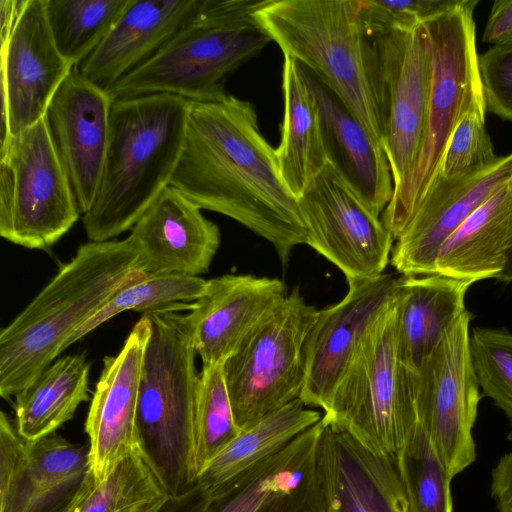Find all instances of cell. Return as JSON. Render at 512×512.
<instances>
[{"label":"cell","mask_w":512,"mask_h":512,"mask_svg":"<svg viewBox=\"0 0 512 512\" xmlns=\"http://www.w3.org/2000/svg\"><path fill=\"white\" fill-rule=\"evenodd\" d=\"M171 186L201 209L228 216L270 242L286 266L307 243L297 198L286 186L256 110L231 95L190 101L183 150Z\"/></svg>","instance_id":"1"},{"label":"cell","mask_w":512,"mask_h":512,"mask_svg":"<svg viewBox=\"0 0 512 512\" xmlns=\"http://www.w3.org/2000/svg\"><path fill=\"white\" fill-rule=\"evenodd\" d=\"M134 238L81 245L0 333V395L16 397L120 290L142 279Z\"/></svg>","instance_id":"2"},{"label":"cell","mask_w":512,"mask_h":512,"mask_svg":"<svg viewBox=\"0 0 512 512\" xmlns=\"http://www.w3.org/2000/svg\"><path fill=\"white\" fill-rule=\"evenodd\" d=\"M190 101L171 94L115 99L99 186L82 215L89 241L132 229L167 188L179 162Z\"/></svg>","instance_id":"3"},{"label":"cell","mask_w":512,"mask_h":512,"mask_svg":"<svg viewBox=\"0 0 512 512\" xmlns=\"http://www.w3.org/2000/svg\"><path fill=\"white\" fill-rule=\"evenodd\" d=\"M257 17L283 54L323 82L383 148L379 53L361 0H267Z\"/></svg>","instance_id":"4"},{"label":"cell","mask_w":512,"mask_h":512,"mask_svg":"<svg viewBox=\"0 0 512 512\" xmlns=\"http://www.w3.org/2000/svg\"><path fill=\"white\" fill-rule=\"evenodd\" d=\"M267 0H201L198 9L150 59L117 81L113 100L171 94L219 100L228 76L272 39L257 12Z\"/></svg>","instance_id":"5"},{"label":"cell","mask_w":512,"mask_h":512,"mask_svg":"<svg viewBox=\"0 0 512 512\" xmlns=\"http://www.w3.org/2000/svg\"><path fill=\"white\" fill-rule=\"evenodd\" d=\"M478 0H460L423 24L429 49L430 85L424 134L416 163L393 191L381 220L396 240L440 171L450 137L470 112H486L475 43Z\"/></svg>","instance_id":"6"},{"label":"cell","mask_w":512,"mask_h":512,"mask_svg":"<svg viewBox=\"0 0 512 512\" xmlns=\"http://www.w3.org/2000/svg\"><path fill=\"white\" fill-rule=\"evenodd\" d=\"M151 323L139 390L137 421L142 442L172 492L191 487L189 465L200 373L187 315L145 314Z\"/></svg>","instance_id":"7"},{"label":"cell","mask_w":512,"mask_h":512,"mask_svg":"<svg viewBox=\"0 0 512 512\" xmlns=\"http://www.w3.org/2000/svg\"><path fill=\"white\" fill-rule=\"evenodd\" d=\"M416 389L399 353L395 296L362 336L322 417L373 452L395 455L418 416Z\"/></svg>","instance_id":"8"},{"label":"cell","mask_w":512,"mask_h":512,"mask_svg":"<svg viewBox=\"0 0 512 512\" xmlns=\"http://www.w3.org/2000/svg\"><path fill=\"white\" fill-rule=\"evenodd\" d=\"M318 312L295 287L225 361V381L240 429L300 398L305 342Z\"/></svg>","instance_id":"9"},{"label":"cell","mask_w":512,"mask_h":512,"mask_svg":"<svg viewBox=\"0 0 512 512\" xmlns=\"http://www.w3.org/2000/svg\"><path fill=\"white\" fill-rule=\"evenodd\" d=\"M13 174V199L0 235L29 249L53 246L81 215L45 116L0 147Z\"/></svg>","instance_id":"10"},{"label":"cell","mask_w":512,"mask_h":512,"mask_svg":"<svg viewBox=\"0 0 512 512\" xmlns=\"http://www.w3.org/2000/svg\"><path fill=\"white\" fill-rule=\"evenodd\" d=\"M471 320L466 310L417 373L418 415L452 479L476 460L473 427L481 393L471 358Z\"/></svg>","instance_id":"11"},{"label":"cell","mask_w":512,"mask_h":512,"mask_svg":"<svg viewBox=\"0 0 512 512\" xmlns=\"http://www.w3.org/2000/svg\"><path fill=\"white\" fill-rule=\"evenodd\" d=\"M297 201L306 244L341 270L347 280L383 274L395 239L330 162Z\"/></svg>","instance_id":"12"},{"label":"cell","mask_w":512,"mask_h":512,"mask_svg":"<svg viewBox=\"0 0 512 512\" xmlns=\"http://www.w3.org/2000/svg\"><path fill=\"white\" fill-rule=\"evenodd\" d=\"M364 21L379 53L385 127L383 149L395 189L412 171L421 148L430 85L428 41L423 24L404 31L380 28Z\"/></svg>","instance_id":"13"},{"label":"cell","mask_w":512,"mask_h":512,"mask_svg":"<svg viewBox=\"0 0 512 512\" xmlns=\"http://www.w3.org/2000/svg\"><path fill=\"white\" fill-rule=\"evenodd\" d=\"M88 471L84 445L56 433L26 441L0 413V512H63Z\"/></svg>","instance_id":"14"},{"label":"cell","mask_w":512,"mask_h":512,"mask_svg":"<svg viewBox=\"0 0 512 512\" xmlns=\"http://www.w3.org/2000/svg\"><path fill=\"white\" fill-rule=\"evenodd\" d=\"M1 141L37 123L72 65L58 51L45 0H25L9 38L1 44Z\"/></svg>","instance_id":"15"},{"label":"cell","mask_w":512,"mask_h":512,"mask_svg":"<svg viewBox=\"0 0 512 512\" xmlns=\"http://www.w3.org/2000/svg\"><path fill=\"white\" fill-rule=\"evenodd\" d=\"M151 323L143 315L133 326L121 350L103 360L85 421L89 438V470L96 482L143 445L138 427L139 390Z\"/></svg>","instance_id":"16"},{"label":"cell","mask_w":512,"mask_h":512,"mask_svg":"<svg viewBox=\"0 0 512 512\" xmlns=\"http://www.w3.org/2000/svg\"><path fill=\"white\" fill-rule=\"evenodd\" d=\"M347 282L343 299L319 310L304 347L305 379L299 399L323 411L362 336L395 298L399 278L381 274Z\"/></svg>","instance_id":"17"},{"label":"cell","mask_w":512,"mask_h":512,"mask_svg":"<svg viewBox=\"0 0 512 512\" xmlns=\"http://www.w3.org/2000/svg\"><path fill=\"white\" fill-rule=\"evenodd\" d=\"M113 99L74 65L57 89L45 119L81 215L91 207L101 178Z\"/></svg>","instance_id":"18"},{"label":"cell","mask_w":512,"mask_h":512,"mask_svg":"<svg viewBox=\"0 0 512 512\" xmlns=\"http://www.w3.org/2000/svg\"><path fill=\"white\" fill-rule=\"evenodd\" d=\"M511 180L512 154L476 174L446 177L439 173L396 239L391 265L403 276L434 274L444 241Z\"/></svg>","instance_id":"19"},{"label":"cell","mask_w":512,"mask_h":512,"mask_svg":"<svg viewBox=\"0 0 512 512\" xmlns=\"http://www.w3.org/2000/svg\"><path fill=\"white\" fill-rule=\"evenodd\" d=\"M321 420L216 491L206 512H323Z\"/></svg>","instance_id":"20"},{"label":"cell","mask_w":512,"mask_h":512,"mask_svg":"<svg viewBox=\"0 0 512 512\" xmlns=\"http://www.w3.org/2000/svg\"><path fill=\"white\" fill-rule=\"evenodd\" d=\"M317 473L323 512H410L395 455L368 449L322 417Z\"/></svg>","instance_id":"21"},{"label":"cell","mask_w":512,"mask_h":512,"mask_svg":"<svg viewBox=\"0 0 512 512\" xmlns=\"http://www.w3.org/2000/svg\"><path fill=\"white\" fill-rule=\"evenodd\" d=\"M286 296L284 282L275 278L227 274L207 280L186 314L203 366L224 364Z\"/></svg>","instance_id":"22"},{"label":"cell","mask_w":512,"mask_h":512,"mask_svg":"<svg viewBox=\"0 0 512 512\" xmlns=\"http://www.w3.org/2000/svg\"><path fill=\"white\" fill-rule=\"evenodd\" d=\"M130 235L139 251L138 268L146 274H204L221 240L218 226L171 185L142 214Z\"/></svg>","instance_id":"23"},{"label":"cell","mask_w":512,"mask_h":512,"mask_svg":"<svg viewBox=\"0 0 512 512\" xmlns=\"http://www.w3.org/2000/svg\"><path fill=\"white\" fill-rule=\"evenodd\" d=\"M201 0H130L80 72L109 90L160 50L198 9Z\"/></svg>","instance_id":"24"},{"label":"cell","mask_w":512,"mask_h":512,"mask_svg":"<svg viewBox=\"0 0 512 512\" xmlns=\"http://www.w3.org/2000/svg\"><path fill=\"white\" fill-rule=\"evenodd\" d=\"M302 69L319 108L329 162L368 209L380 217L394 190L383 148L323 82L304 67Z\"/></svg>","instance_id":"25"},{"label":"cell","mask_w":512,"mask_h":512,"mask_svg":"<svg viewBox=\"0 0 512 512\" xmlns=\"http://www.w3.org/2000/svg\"><path fill=\"white\" fill-rule=\"evenodd\" d=\"M471 285L440 274L399 278L398 348L402 361L415 374L467 310L465 297Z\"/></svg>","instance_id":"26"},{"label":"cell","mask_w":512,"mask_h":512,"mask_svg":"<svg viewBox=\"0 0 512 512\" xmlns=\"http://www.w3.org/2000/svg\"><path fill=\"white\" fill-rule=\"evenodd\" d=\"M512 250V180L444 241L434 274L474 284L498 278Z\"/></svg>","instance_id":"27"},{"label":"cell","mask_w":512,"mask_h":512,"mask_svg":"<svg viewBox=\"0 0 512 512\" xmlns=\"http://www.w3.org/2000/svg\"><path fill=\"white\" fill-rule=\"evenodd\" d=\"M284 114L275 149L280 174L298 198L329 162L319 108L301 65L284 55Z\"/></svg>","instance_id":"28"},{"label":"cell","mask_w":512,"mask_h":512,"mask_svg":"<svg viewBox=\"0 0 512 512\" xmlns=\"http://www.w3.org/2000/svg\"><path fill=\"white\" fill-rule=\"evenodd\" d=\"M90 364L84 354L53 361L15 397V425L26 441L35 442L56 433L89 399Z\"/></svg>","instance_id":"29"},{"label":"cell","mask_w":512,"mask_h":512,"mask_svg":"<svg viewBox=\"0 0 512 512\" xmlns=\"http://www.w3.org/2000/svg\"><path fill=\"white\" fill-rule=\"evenodd\" d=\"M322 415L296 399L241 429L203 469L196 483L215 493L318 423Z\"/></svg>","instance_id":"30"},{"label":"cell","mask_w":512,"mask_h":512,"mask_svg":"<svg viewBox=\"0 0 512 512\" xmlns=\"http://www.w3.org/2000/svg\"><path fill=\"white\" fill-rule=\"evenodd\" d=\"M173 496L143 444L102 482L89 470L63 512H160Z\"/></svg>","instance_id":"31"},{"label":"cell","mask_w":512,"mask_h":512,"mask_svg":"<svg viewBox=\"0 0 512 512\" xmlns=\"http://www.w3.org/2000/svg\"><path fill=\"white\" fill-rule=\"evenodd\" d=\"M395 458L410 512H452V478L419 415Z\"/></svg>","instance_id":"32"},{"label":"cell","mask_w":512,"mask_h":512,"mask_svg":"<svg viewBox=\"0 0 512 512\" xmlns=\"http://www.w3.org/2000/svg\"><path fill=\"white\" fill-rule=\"evenodd\" d=\"M207 280L187 274H146L120 290L67 341L66 348L104 322L127 310L143 315L163 311H191L204 292Z\"/></svg>","instance_id":"33"},{"label":"cell","mask_w":512,"mask_h":512,"mask_svg":"<svg viewBox=\"0 0 512 512\" xmlns=\"http://www.w3.org/2000/svg\"><path fill=\"white\" fill-rule=\"evenodd\" d=\"M130 0H45L47 21L60 54L80 65L97 48Z\"/></svg>","instance_id":"34"},{"label":"cell","mask_w":512,"mask_h":512,"mask_svg":"<svg viewBox=\"0 0 512 512\" xmlns=\"http://www.w3.org/2000/svg\"><path fill=\"white\" fill-rule=\"evenodd\" d=\"M233 414L223 364L203 366L197 387L193 440L189 465L191 485L240 433Z\"/></svg>","instance_id":"35"},{"label":"cell","mask_w":512,"mask_h":512,"mask_svg":"<svg viewBox=\"0 0 512 512\" xmlns=\"http://www.w3.org/2000/svg\"><path fill=\"white\" fill-rule=\"evenodd\" d=\"M470 350L482 395L505 414L512 438V332L475 327L470 333Z\"/></svg>","instance_id":"36"},{"label":"cell","mask_w":512,"mask_h":512,"mask_svg":"<svg viewBox=\"0 0 512 512\" xmlns=\"http://www.w3.org/2000/svg\"><path fill=\"white\" fill-rule=\"evenodd\" d=\"M485 127V112L468 113L454 129L439 173L462 177L484 171L500 161Z\"/></svg>","instance_id":"37"},{"label":"cell","mask_w":512,"mask_h":512,"mask_svg":"<svg viewBox=\"0 0 512 512\" xmlns=\"http://www.w3.org/2000/svg\"><path fill=\"white\" fill-rule=\"evenodd\" d=\"M460 0H361V14L373 26L410 31L445 13Z\"/></svg>","instance_id":"38"},{"label":"cell","mask_w":512,"mask_h":512,"mask_svg":"<svg viewBox=\"0 0 512 512\" xmlns=\"http://www.w3.org/2000/svg\"><path fill=\"white\" fill-rule=\"evenodd\" d=\"M478 61L486 110L512 122V45L493 46Z\"/></svg>","instance_id":"39"},{"label":"cell","mask_w":512,"mask_h":512,"mask_svg":"<svg viewBox=\"0 0 512 512\" xmlns=\"http://www.w3.org/2000/svg\"><path fill=\"white\" fill-rule=\"evenodd\" d=\"M482 40L493 46L512 45V0L493 3Z\"/></svg>","instance_id":"40"},{"label":"cell","mask_w":512,"mask_h":512,"mask_svg":"<svg viewBox=\"0 0 512 512\" xmlns=\"http://www.w3.org/2000/svg\"><path fill=\"white\" fill-rule=\"evenodd\" d=\"M490 495L499 512H512V452L504 454L492 469Z\"/></svg>","instance_id":"41"},{"label":"cell","mask_w":512,"mask_h":512,"mask_svg":"<svg viewBox=\"0 0 512 512\" xmlns=\"http://www.w3.org/2000/svg\"><path fill=\"white\" fill-rule=\"evenodd\" d=\"M212 495L199 483L171 497L160 512H206Z\"/></svg>","instance_id":"42"},{"label":"cell","mask_w":512,"mask_h":512,"mask_svg":"<svg viewBox=\"0 0 512 512\" xmlns=\"http://www.w3.org/2000/svg\"><path fill=\"white\" fill-rule=\"evenodd\" d=\"M25 0H1V29L0 40L4 43L10 36L12 29L22 11Z\"/></svg>","instance_id":"43"},{"label":"cell","mask_w":512,"mask_h":512,"mask_svg":"<svg viewBox=\"0 0 512 512\" xmlns=\"http://www.w3.org/2000/svg\"><path fill=\"white\" fill-rule=\"evenodd\" d=\"M497 280L512 283V250L510 252L506 267Z\"/></svg>","instance_id":"44"}]
</instances>
